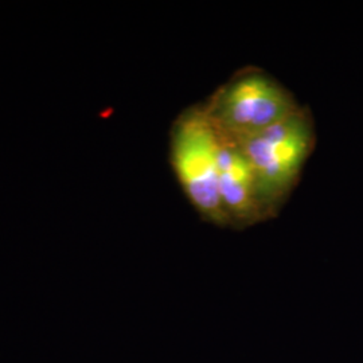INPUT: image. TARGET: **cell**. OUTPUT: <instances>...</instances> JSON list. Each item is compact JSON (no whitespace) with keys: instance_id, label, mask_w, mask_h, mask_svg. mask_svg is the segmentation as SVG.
I'll use <instances>...</instances> for the list:
<instances>
[{"instance_id":"cell-2","label":"cell","mask_w":363,"mask_h":363,"mask_svg":"<svg viewBox=\"0 0 363 363\" xmlns=\"http://www.w3.org/2000/svg\"><path fill=\"white\" fill-rule=\"evenodd\" d=\"M218 132L203 105H195L172 124L169 159L183 193L206 222L232 226L223 208L218 183Z\"/></svg>"},{"instance_id":"cell-4","label":"cell","mask_w":363,"mask_h":363,"mask_svg":"<svg viewBox=\"0 0 363 363\" xmlns=\"http://www.w3.org/2000/svg\"><path fill=\"white\" fill-rule=\"evenodd\" d=\"M217 130V128H216ZM218 132V183L223 208L235 229L265 220L257 198L252 164L238 142Z\"/></svg>"},{"instance_id":"cell-3","label":"cell","mask_w":363,"mask_h":363,"mask_svg":"<svg viewBox=\"0 0 363 363\" xmlns=\"http://www.w3.org/2000/svg\"><path fill=\"white\" fill-rule=\"evenodd\" d=\"M300 105L276 79L259 69H245L225 82L203 104L217 130L242 139L295 113Z\"/></svg>"},{"instance_id":"cell-1","label":"cell","mask_w":363,"mask_h":363,"mask_svg":"<svg viewBox=\"0 0 363 363\" xmlns=\"http://www.w3.org/2000/svg\"><path fill=\"white\" fill-rule=\"evenodd\" d=\"M247 156L256 178L264 218L274 217L300 179L315 148L311 112L300 106L295 113L252 136L235 139Z\"/></svg>"}]
</instances>
